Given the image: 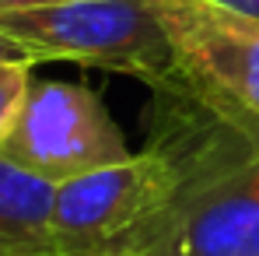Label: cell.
<instances>
[{"label": "cell", "mask_w": 259, "mask_h": 256, "mask_svg": "<svg viewBox=\"0 0 259 256\" xmlns=\"http://www.w3.org/2000/svg\"><path fill=\"white\" fill-rule=\"evenodd\" d=\"M0 32L39 60L130 74L151 91L175 78L172 43L147 0H60L0 11Z\"/></svg>", "instance_id": "obj_1"}, {"label": "cell", "mask_w": 259, "mask_h": 256, "mask_svg": "<svg viewBox=\"0 0 259 256\" xmlns=\"http://www.w3.org/2000/svg\"><path fill=\"white\" fill-rule=\"evenodd\" d=\"M175 53V85L259 151V21L214 0H147Z\"/></svg>", "instance_id": "obj_2"}, {"label": "cell", "mask_w": 259, "mask_h": 256, "mask_svg": "<svg viewBox=\"0 0 259 256\" xmlns=\"http://www.w3.org/2000/svg\"><path fill=\"white\" fill-rule=\"evenodd\" d=\"M186 175L147 144L123 162L56 186L53 249L60 256H109L179 197Z\"/></svg>", "instance_id": "obj_3"}, {"label": "cell", "mask_w": 259, "mask_h": 256, "mask_svg": "<svg viewBox=\"0 0 259 256\" xmlns=\"http://www.w3.org/2000/svg\"><path fill=\"white\" fill-rule=\"evenodd\" d=\"M0 155L60 186L84 172L123 162L133 151L91 88L35 81L14 133L0 144Z\"/></svg>", "instance_id": "obj_4"}, {"label": "cell", "mask_w": 259, "mask_h": 256, "mask_svg": "<svg viewBox=\"0 0 259 256\" xmlns=\"http://www.w3.org/2000/svg\"><path fill=\"white\" fill-rule=\"evenodd\" d=\"M109 256H259V158L182 186Z\"/></svg>", "instance_id": "obj_5"}, {"label": "cell", "mask_w": 259, "mask_h": 256, "mask_svg": "<svg viewBox=\"0 0 259 256\" xmlns=\"http://www.w3.org/2000/svg\"><path fill=\"white\" fill-rule=\"evenodd\" d=\"M56 186L0 155V249H53ZM60 256V253H56Z\"/></svg>", "instance_id": "obj_6"}, {"label": "cell", "mask_w": 259, "mask_h": 256, "mask_svg": "<svg viewBox=\"0 0 259 256\" xmlns=\"http://www.w3.org/2000/svg\"><path fill=\"white\" fill-rule=\"evenodd\" d=\"M32 67L35 63H0V144L14 133L21 109L32 91Z\"/></svg>", "instance_id": "obj_7"}, {"label": "cell", "mask_w": 259, "mask_h": 256, "mask_svg": "<svg viewBox=\"0 0 259 256\" xmlns=\"http://www.w3.org/2000/svg\"><path fill=\"white\" fill-rule=\"evenodd\" d=\"M0 63H42V60L28 46H21L18 39H11V35L0 32Z\"/></svg>", "instance_id": "obj_8"}, {"label": "cell", "mask_w": 259, "mask_h": 256, "mask_svg": "<svg viewBox=\"0 0 259 256\" xmlns=\"http://www.w3.org/2000/svg\"><path fill=\"white\" fill-rule=\"evenodd\" d=\"M214 4H221V7H228V11H238V14L259 21V0H214Z\"/></svg>", "instance_id": "obj_9"}, {"label": "cell", "mask_w": 259, "mask_h": 256, "mask_svg": "<svg viewBox=\"0 0 259 256\" xmlns=\"http://www.w3.org/2000/svg\"><path fill=\"white\" fill-rule=\"evenodd\" d=\"M39 4H60V0H0V11H18V7H39Z\"/></svg>", "instance_id": "obj_10"}, {"label": "cell", "mask_w": 259, "mask_h": 256, "mask_svg": "<svg viewBox=\"0 0 259 256\" xmlns=\"http://www.w3.org/2000/svg\"><path fill=\"white\" fill-rule=\"evenodd\" d=\"M0 256H56L49 249H0Z\"/></svg>", "instance_id": "obj_11"}]
</instances>
